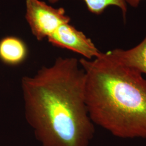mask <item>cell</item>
I'll return each instance as SVG.
<instances>
[{
  "label": "cell",
  "mask_w": 146,
  "mask_h": 146,
  "mask_svg": "<svg viewBox=\"0 0 146 146\" xmlns=\"http://www.w3.org/2000/svg\"><path fill=\"white\" fill-rule=\"evenodd\" d=\"M47 40L53 46L78 53L87 60L97 58L102 52L90 38L70 25V22L59 27Z\"/></svg>",
  "instance_id": "4"
},
{
  "label": "cell",
  "mask_w": 146,
  "mask_h": 146,
  "mask_svg": "<svg viewBox=\"0 0 146 146\" xmlns=\"http://www.w3.org/2000/svg\"><path fill=\"white\" fill-rule=\"evenodd\" d=\"M26 19L38 41L50 36L63 24L70 22L63 8H55L41 0H26Z\"/></svg>",
  "instance_id": "3"
},
{
  "label": "cell",
  "mask_w": 146,
  "mask_h": 146,
  "mask_svg": "<svg viewBox=\"0 0 146 146\" xmlns=\"http://www.w3.org/2000/svg\"><path fill=\"white\" fill-rule=\"evenodd\" d=\"M61 0H48L50 3H55ZM88 11L96 15L101 14L108 7L113 5L118 7L125 21L128 5L125 0H84Z\"/></svg>",
  "instance_id": "7"
},
{
  "label": "cell",
  "mask_w": 146,
  "mask_h": 146,
  "mask_svg": "<svg viewBox=\"0 0 146 146\" xmlns=\"http://www.w3.org/2000/svg\"><path fill=\"white\" fill-rule=\"evenodd\" d=\"M79 60L58 58L21 80L25 115L41 146H89L95 125L84 96Z\"/></svg>",
  "instance_id": "1"
},
{
  "label": "cell",
  "mask_w": 146,
  "mask_h": 146,
  "mask_svg": "<svg viewBox=\"0 0 146 146\" xmlns=\"http://www.w3.org/2000/svg\"><path fill=\"white\" fill-rule=\"evenodd\" d=\"M109 52L122 64L146 74V36L135 47L127 50L116 48Z\"/></svg>",
  "instance_id": "6"
},
{
  "label": "cell",
  "mask_w": 146,
  "mask_h": 146,
  "mask_svg": "<svg viewBox=\"0 0 146 146\" xmlns=\"http://www.w3.org/2000/svg\"><path fill=\"white\" fill-rule=\"evenodd\" d=\"M84 96L90 119L115 137L146 139V79L110 52L81 58Z\"/></svg>",
  "instance_id": "2"
},
{
  "label": "cell",
  "mask_w": 146,
  "mask_h": 146,
  "mask_svg": "<svg viewBox=\"0 0 146 146\" xmlns=\"http://www.w3.org/2000/svg\"><path fill=\"white\" fill-rule=\"evenodd\" d=\"M28 52L26 43L20 38L10 36L0 40V60L7 65L21 64L26 60Z\"/></svg>",
  "instance_id": "5"
},
{
  "label": "cell",
  "mask_w": 146,
  "mask_h": 146,
  "mask_svg": "<svg viewBox=\"0 0 146 146\" xmlns=\"http://www.w3.org/2000/svg\"><path fill=\"white\" fill-rule=\"evenodd\" d=\"M141 1L142 0H125L127 5H129L131 7L134 8L138 7Z\"/></svg>",
  "instance_id": "8"
}]
</instances>
